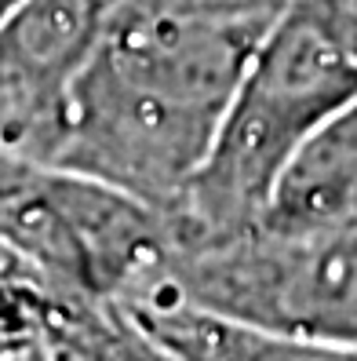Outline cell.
<instances>
[{
  "mask_svg": "<svg viewBox=\"0 0 357 361\" xmlns=\"http://www.w3.org/2000/svg\"><path fill=\"white\" fill-rule=\"evenodd\" d=\"M33 172L30 164H18V161H11V157H4L0 154V204H4L15 190H18V183H23L26 176Z\"/></svg>",
  "mask_w": 357,
  "mask_h": 361,
  "instance_id": "cell-11",
  "label": "cell"
},
{
  "mask_svg": "<svg viewBox=\"0 0 357 361\" xmlns=\"http://www.w3.org/2000/svg\"><path fill=\"white\" fill-rule=\"evenodd\" d=\"M66 300L73 295H62L44 270L0 233V361L44 347Z\"/></svg>",
  "mask_w": 357,
  "mask_h": 361,
  "instance_id": "cell-9",
  "label": "cell"
},
{
  "mask_svg": "<svg viewBox=\"0 0 357 361\" xmlns=\"http://www.w3.org/2000/svg\"><path fill=\"white\" fill-rule=\"evenodd\" d=\"M48 350H51V361H80L77 354H70V350H62V347H51V343H48Z\"/></svg>",
  "mask_w": 357,
  "mask_h": 361,
  "instance_id": "cell-15",
  "label": "cell"
},
{
  "mask_svg": "<svg viewBox=\"0 0 357 361\" xmlns=\"http://www.w3.org/2000/svg\"><path fill=\"white\" fill-rule=\"evenodd\" d=\"M8 361H51V350H48V343H44V347H33V350L15 354V357H8Z\"/></svg>",
  "mask_w": 357,
  "mask_h": 361,
  "instance_id": "cell-12",
  "label": "cell"
},
{
  "mask_svg": "<svg viewBox=\"0 0 357 361\" xmlns=\"http://www.w3.org/2000/svg\"><path fill=\"white\" fill-rule=\"evenodd\" d=\"M117 8L120 0H26L0 23V77L62 114Z\"/></svg>",
  "mask_w": 357,
  "mask_h": 361,
  "instance_id": "cell-6",
  "label": "cell"
},
{
  "mask_svg": "<svg viewBox=\"0 0 357 361\" xmlns=\"http://www.w3.org/2000/svg\"><path fill=\"white\" fill-rule=\"evenodd\" d=\"M357 102V37L335 0H292L266 26L237 80L212 150L168 212L172 256L241 233L288 157Z\"/></svg>",
  "mask_w": 357,
  "mask_h": 361,
  "instance_id": "cell-2",
  "label": "cell"
},
{
  "mask_svg": "<svg viewBox=\"0 0 357 361\" xmlns=\"http://www.w3.org/2000/svg\"><path fill=\"white\" fill-rule=\"evenodd\" d=\"M80 361H182L146 332L120 303L66 300L48 336Z\"/></svg>",
  "mask_w": 357,
  "mask_h": 361,
  "instance_id": "cell-8",
  "label": "cell"
},
{
  "mask_svg": "<svg viewBox=\"0 0 357 361\" xmlns=\"http://www.w3.org/2000/svg\"><path fill=\"white\" fill-rule=\"evenodd\" d=\"M335 4H339V11L346 15V23H350V30L357 37V0H335Z\"/></svg>",
  "mask_w": 357,
  "mask_h": 361,
  "instance_id": "cell-13",
  "label": "cell"
},
{
  "mask_svg": "<svg viewBox=\"0 0 357 361\" xmlns=\"http://www.w3.org/2000/svg\"><path fill=\"white\" fill-rule=\"evenodd\" d=\"M23 4H26V0H0V23H4L8 15H15Z\"/></svg>",
  "mask_w": 357,
  "mask_h": 361,
  "instance_id": "cell-14",
  "label": "cell"
},
{
  "mask_svg": "<svg viewBox=\"0 0 357 361\" xmlns=\"http://www.w3.org/2000/svg\"><path fill=\"white\" fill-rule=\"evenodd\" d=\"M154 292H172L259 325L357 347V233L277 238L248 226L175 252L164 281L146 295Z\"/></svg>",
  "mask_w": 357,
  "mask_h": 361,
  "instance_id": "cell-4",
  "label": "cell"
},
{
  "mask_svg": "<svg viewBox=\"0 0 357 361\" xmlns=\"http://www.w3.org/2000/svg\"><path fill=\"white\" fill-rule=\"evenodd\" d=\"M132 4H154V8L190 11L208 18H226V23H248V26H270L292 0H132Z\"/></svg>",
  "mask_w": 357,
  "mask_h": 361,
  "instance_id": "cell-10",
  "label": "cell"
},
{
  "mask_svg": "<svg viewBox=\"0 0 357 361\" xmlns=\"http://www.w3.org/2000/svg\"><path fill=\"white\" fill-rule=\"evenodd\" d=\"M0 233L73 300L132 303L164 281L172 226L161 208L62 168H33L0 204Z\"/></svg>",
  "mask_w": 357,
  "mask_h": 361,
  "instance_id": "cell-3",
  "label": "cell"
},
{
  "mask_svg": "<svg viewBox=\"0 0 357 361\" xmlns=\"http://www.w3.org/2000/svg\"><path fill=\"white\" fill-rule=\"evenodd\" d=\"M251 226L277 238L357 233V102L328 117L288 157Z\"/></svg>",
  "mask_w": 357,
  "mask_h": 361,
  "instance_id": "cell-5",
  "label": "cell"
},
{
  "mask_svg": "<svg viewBox=\"0 0 357 361\" xmlns=\"http://www.w3.org/2000/svg\"><path fill=\"white\" fill-rule=\"evenodd\" d=\"M120 307L182 361H357V347L259 325L172 292H154Z\"/></svg>",
  "mask_w": 357,
  "mask_h": 361,
  "instance_id": "cell-7",
  "label": "cell"
},
{
  "mask_svg": "<svg viewBox=\"0 0 357 361\" xmlns=\"http://www.w3.org/2000/svg\"><path fill=\"white\" fill-rule=\"evenodd\" d=\"M266 26L120 0L95 59L66 95L48 168L172 212L212 150Z\"/></svg>",
  "mask_w": 357,
  "mask_h": 361,
  "instance_id": "cell-1",
  "label": "cell"
}]
</instances>
